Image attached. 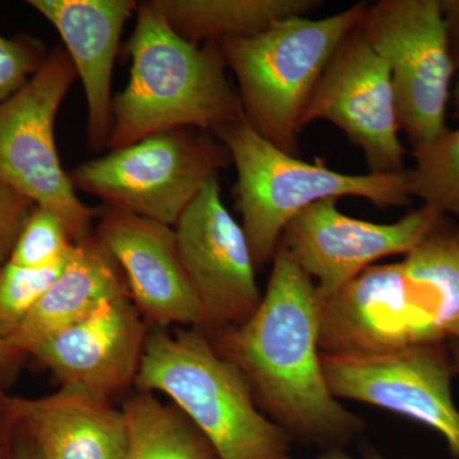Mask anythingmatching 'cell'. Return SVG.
<instances>
[{"label":"cell","mask_w":459,"mask_h":459,"mask_svg":"<svg viewBox=\"0 0 459 459\" xmlns=\"http://www.w3.org/2000/svg\"><path fill=\"white\" fill-rule=\"evenodd\" d=\"M267 291L238 327L217 332L214 349L246 374L255 395L287 433L338 446L362 422L332 394L319 347V296L314 281L277 247Z\"/></svg>","instance_id":"1"},{"label":"cell","mask_w":459,"mask_h":459,"mask_svg":"<svg viewBox=\"0 0 459 459\" xmlns=\"http://www.w3.org/2000/svg\"><path fill=\"white\" fill-rule=\"evenodd\" d=\"M126 48L131 77L113 100L111 151L171 129L213 134L244 117L217 42L198 45L181 38L152 3H138Z\"/></svg>","instance_id":"2"},{"label":"cell","mask_w":459,"mask_h":459,"mask_svg":"<svg viewBox=\"0 0 459 459\" xmlns=\"http://www.w3.org/2000/svg\"><path fill=\"white\" fill-rule=\"evenodd\" d=\"M135 383L169 395L217 459H292L290 434L256 409L246 374L201 329L148 334Z\"/></svg>","instance_id":"3"},{"label":"cell","mask_w":459,"mask_h":459,"mask_svg":"<svg viewBox=\"0 0 459 459\" xmlns=\"http://www.w3.org/2000/svg\"><path fill=\"white\" fill-rule=\"evenodd\" d=\"M368 5L356 3L320 20L287 18L253 38L216 41L237 78L246 119L264 140L289 155H299L305 108Z\"/></svg>","instance_id":"4"},{"label":"cell","mask_w":459,"mask_h":459,"mask_svg":"<svg viewBox=\"0 0 459 459\" xmlns=\"http://www.w3.org/2000/svg\"><path fill=\"white\" fill-rule=\"evenodd\" d=\"M213 134L237 168L238 208L255 265L273 261L283 230L316 202L359 197L380 208L410 202L407 170L350 175L332 170L319 160L304 161L264 140L246 115Z\"/></svg>","instance_id":"5"},{"label":"cell","mask_w":459,"mask_h":459,"mask_svg":"<svg viewBox=\"0 0 459 459\" xmlns=\"http://www.w3.org/2000/svg\"><path fill=\"white\" fill-rule=\"evenodd\" d=\"M230 162L229 151L210 133L179 128L91 160L71 179L74 188L101 198L108 208L174 228Z\"/></svg>","instance_id":"6"},{"label":"cell","mask_w":459,"mask_h":459,"mask_svg":"<svg viewBox=\"0 0 459 459\" xmlns=\"http://www.w3.org/2000/svg\"><path fill=\"white\" fill-rule=\"evenodd\" d=\"M359 29L389 66L401 132L418 155L448 129L455 65L443 0H380Z\"/></svg>","instance_id":"7"},{"label":"cell","mask_w":459,"mask_h":459,"mask_svg":"<svg viewBox=\"0 0 459 459\" xmlns=\"http://www.w3.org/2000/svg\"><path fill=\"white\" fill-rule=\"evenodd\" d=\"M75 78L71 56L57 48L22 89L0 104V181L56 213L80 243L93 237L96 213L78 198L54 134L57 111Z\"/></svg>","instance_id":"8"},{"label":"cell","mask_w":459,"mask_h":459,"mask_svg":"<svg viewBox=\"0 0 459 459\" xmlns=\"http://www.w3.org/2000/svg\"><path fill=\"white\" fill-rule=\"evenodd\" d=\"M446 337L433 299L403 262L370 265L337 294L319 299L325 355L394 351Z\"/></svg>","instance_id":"9"},{"label":"cell","mask_w":459,"mask_h":459,"mask_svg":"<svg viewBox=\"0 0 459 459\" xmlns=\"http://www.w3.org/2000/svg\"><path fill=\"white\" fill-rule=\"evenodd\" d=\"M322 367L332 394L416 420L442 435L459 459V411L452 397L455 371L443 342L394 351L325 355Z\"/></svg>","instance_id":"10"},{"label":"cell","mask_w":459,"mask_h":459,"mask_svg":"<svg viewBox=\"0 0 459 459\" xmlns=\"http://www.w3.org/2000/svg\"><path fill=\"white\" fill-rule=\"evenodd\" d=\"M316 120L333 124L360 148L369 174L407 170L391 71L359 26L329 62L305 108L301 129Z\"/></svg>","instance_id":"11"},{"label":"cell","mask_w":459,"mask_h":459,"mask_svg":"<svg viewBox=\"0 0 459 459\" xmlns=\"http://www.w3.org/2000/svg\"><path fill=\"white\" fill-rule=\"evenodd\" d=\"M443 214L422 205L394 223L341 212L338 199L316 202L283 230L281 243L314 281L320 300L331 298L385 256L409 255L442 229Z\"/></svg>","instance_id":"12"},{"label":"cell","mask_w":459,"mask_h":459,"mask_svg":"<svg viewBox=\"0 0 459 459\" xmlns=\"http://www.w3.org/2000/svg\"><path fill=\"white\" fill-rule=\"evenodd\" d=\"M219 178L205 184L174 226L178 252L204 313V328L244 325L262 301L243 226L221 198Z\"/></svg>","instance_id":"13"},{"label":"cell","mask_w":459,"mask_h":459,"mask_svg":"<svg viewBox=\"0 0 459 459\" xmlns=\"http://www.w3.org/2000/svg\"><path fill=\"white\" fill-rule=\"evenodd\" d=\"M96 238L126 273L135 307L151 323L204 328L172 226L108 207Z\"/></svg>","instance_id":"14"},{"label":"cell","mask_w":459,"mask_h":459,"mask_svg":"<svg viewBox=\"0 0 459 459\" xmlns=\"http://www.w3.org/2000/svg\"><path fill=\"white\" fill-rule=\"evenodd\" d=\"M144 340L140 314L126 295L108 301L30 353L44 362L63 385L107 398L135 380Z\"/></svg>","instance_id":"15"},{"label":"cell","mask_w":459,"mask_h":459,"mask_svg":"<svg viewBox=\"0 0 459 459\" xmlns=\"http://www.w3.org/2000/svg\"><path fill=\"white\" fill-rule=\"evenodd\" d=\"M56 27L82 81L87 137L93 151L108 147L113 126L111 82L115 57L126 21L137 12L132 0H30Z\"/></svg>","instance_id":"16"},{"label":"cell","mask_w":459,"mask_h":459,"mask_svg":"<svg viewBox=\"0 0 459 459\" xmlns=\"http://www.w3.org/2000/svg\"><path fill=\"white\" fill-rule=\"evenodd\" d=\"M7 409L29 430L41 459H124L126 424L123 411L107 398L63 385L39 400H11Z\"/></svg>","instance_id":"17"},{"label":"cell","mask_w":459,"mask_h":459,"mask_svg":"<svg viewBox=\"0 0 459 459\" xmlns=\"http://www.w3.org/2000/svg\"><path fill=\"white\" fill-rule=\"evenodd\" d=\"M126 295L117 263L98 238H86L75 243L65 270L7 342L17 353L31 352L48 338L86 319L108 301Z\"/></svg>","instance_id":"18"},{"label":"cell","mask_w":459,"mask_h":459,"mask_svg":"<svg viewBox=\"0 0 459 459\" xmlns=\"http://www.w3.org/2000/svg\"><path fill=\"white\" fill-rule=\"evenodd\" d=\"M178 35L204 45L247 39L292 17H309L319 0H152Z\"/></svg>","instance_id":"19"},{"label":"cell","mask_w":459,"mask_h":459,"mask_svg":"<svg viewBox=\"0 0 459 459\" xmlns=\"http://www.w3.org/2000/svg\"><path fill=\"white\" fill-rule=\"evenodd\" d=\"M124 459H216L212 446L189 419L152 394L135 395L123 410Z\"/></svg>","instance_id":"20"},{"label":"cell","mask_w":459,"mask_h":459,"mask_svg":"<svg viewBox=\"0 0 459 459\" xmlns=\"http://www.w3.org/2000/svg\"><path fill=\"white\" fill-rule=\"evenodd\" d=\"M407 170L411 198L439 213L459 217V128L446 129L427 150L413 155Z\"/></svg>","instance_id":"21"},{"label":"cell","mask_w":459,"mask_h":459,"mask_svg":"<svg viewBox=\"0 0 459 459\" xmlns=\"http://www.w3.org/2000/svg\"><path fill=\"white\" fill-rule=\"evenodd\" d=\"M74 246L65 222L51 211L36 205L18 234L8 262L18 267L42 270L65 261Z\"/></svg>","instance_id":"22"},{"label":"cell","mask_w":459,"mask_h":459,"mask_svg":"<svg viewBox=\"0 0 459 459\" xmlns=\"http://www.w3.org/2000/svg\"><path fill=\"white\" fill-rule=\"evenodd\" d=\"M69 256L42 270L18 267L9 262L0 268V337L7 340L16 331L65 270Z\"/></svg>","instance_id":"23"},{"label":"cell","mask_w":459,"mask_h":459,"mask_svg":"<svg viewBox=\"0 0 459 459\" xmlns=\"http://www.w3.org/2000/svg\"><path fill=\"white\" fill-rule=\"evenodd\" d=\"M45 59L38 45L0 35V104L22 89Z\"/></svg>","instance_id":"24"},{"label":"cell","mask_w":459,"mask_h":459,"mask_svg":"<svg viewBox=\"0 0 459 459\" xmlns=\"http://www.w3.org/2000/svg\"><path fill=\"white\" fill-rule=\"evenodd\" d=\"M32 202L0 181V261L13 249Z\"/></svg>","instance_id":"25"},{"label":"cell","mask_w":459,"mask_h":459,"mask_svg":"<svg viewBox=\"0 0 459 459\" xmlns=\"http://www.w3.org/2000/svg\"><path fill=\"white\" fill-rule=\"evenodd\" d=\"M444 16L455 68H459V0H443Z\"/></svg>","instance_id":"26"},{"label":"cell","mask_w":459,"mask_h":459,"mask_svg":"<svg viewBox=\"0 0 459 459\" xmlns=\"http://www.w3.org/2000/svg\"><path fill=\"white\" fill-rule=\"evenodd\" d=\"M14 353L17 352L9 346L7 340L0 337V369L11 361L12 356H13Z\"/></svg>","instance_id":"27"},{"label":"cell","mask_w":459,"mask_h":459,"mask_svg":"<svg viewBox=\"0 0 459 459\" xmlns=\"http://www.w3.org/2000/svg\"><path fill=\"white\" fill-rule=\"evenodd\" d=\"M16 459H41L40 455H39L38 451H36L35 446L31 444L30 446H21L20 451L17 453Z\"/></svg>","instance_id":"28"},{"label":"cell","mask_w":459,"mask_h":459,"mask_svg":"<svg viewBox=\"0 0 459 459\" xmlns=\"http://www.w3.org/2000/svg\"><path fill=\"white\" fill-rule=\"evenodd\" d=\"M316 459H352L351 455H347L340 448H329L327 452L323 453L320 457Z\"/></svg>","instance_id":"29"},{"label":"cell","mask_w":459,"mask_h":459,"mask_svg":"<svg viewBox=\"0 0 459 459\" xmlns=\"http://www.w3.org/2000/svg\"><path fill=\"white\" fill-rule=\"evenodd\" d=\"M453 111H455V119L459 120V78L453 92Z\"/></svg>","instance_id":"30"},{"label":"cell","mask_w":459,"mask_h":459,"mask_svg":"<svg viewBox=\"0 0 459 459\" xmlns=\"http://www.w3.org/2000/svg\"><path fill=\"white\" fill-rule=\"evenodd\" d=\"M455 237H457L459 241V226L458 229L455 230ZM449 337H455L457 338V341H459V314L457 316V319L455 320V323H453L451 332H449Z\"/></svg>","instance_id":"31"},{"label":"cell","mask_w":459,"mask_h":459,"mask_svg":"<svg viewBox=\"0 0 459 459\" xmlns=\"http://www.w3.org/2000/svg\"><path fill=\"white\" fill-rule=\"evenodd\" d=\"M452 361L455 374H459V341H457V343L453 347Z\"/></svg>","instance_id":"32"},{"label":"cell","mask_w":459,"mask_h":459,"mask_svg":"<svg viewBox=\"0 0 459 459\" xmlns=\"http://www.w3.org/2000/svg\"><path fill=\"white\" fill-rule=\"evenodd\" d=\"M367 459H386L385 457H383L382 455H379L377 452H369L367 453Z\"/></svg>","instance_id":"33"},{"label":"cell","mask_w":459,"mask_h":459,"mask_svg":"<svg viewBox=\"0 0 459 459\" xmlns=\"http://www.w3.org/2000/svg\"><path fill=\"white\" fill-rule=\"evenodd\" d=\"M217 459V458H216Z\"/></svg>","instance_id":"34"}]
</instances>
